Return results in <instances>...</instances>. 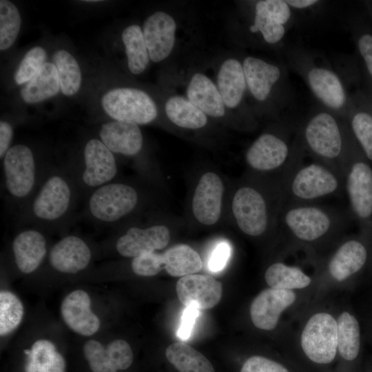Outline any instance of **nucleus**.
<instances>
[{"label":"nucleus","instance_id":"obj_30","mask_svg":"<svg viewBox=\"0 0 372 372\" xmlns=\"http://www.w3.org/2000/svg\"><path fill=\"white\" fill-rule=\"evenodd\" d=\"M28 356L25 372H65L64 358L49 340L36 341Z\"/></svg>","mask_w":372,"mask_h":372},{"label":"nucleus","instance_id":"obj_10","mask_svg":"<svg viewBox=\"0 0 372 372\" xmlns=\"http://www.w3.org/2000/svg\"><path fill=\"white\" fill-rule=\"evenodd\" d=\"M304 138L311 152L335 170L333 163L341 156L343 140L335 118L327 112L317 114L307 124Z\"/></svg>","mask_w":372,"mask_h":372},{"label":"nucleus","instance_id":"obj_13","mask_svg":"<svg viewBox=\"0 0 372 372\" xmlns=\"http://www.w3.org/2000/svg\"><path fill=\"white\" fill-rule=\"evenodd\" d=\"M289 154L287 144L278 136L265 133L259 136L249 146L245 154L249 167L258 172L268 173L286 167Z\"/></svg>","mask_w":372,"mask_h":372},{"label":"nucleus","instance_id":"obj_29","mask_svg":"<svg viewBox=\"0 0 372 372\" xmlns=\"http://www.w3.org/2000/svg\"><path fill=\"white\" fill-rule=\"evenodd\" d=\"M164 269L174 277H183L196 273L203 267L199 254L192 247L178 244L162 254Z\"/></svg>","mask_w":372,"mask_h":372},{"label":"nucleus","instance_id":"obj_8","mask_svg":"<svg viewBox=\"0 0 372 372\" xmlns=\"http://www.w3.org/2000/svg\"><path fill=\"white\" fill-rule=\"evenodd\" d=\"M105 112L115 121L147 124L158 115L157 107L145 92L120 87L106 92L101 99Z\"/></svg>","mask_w":372,"mask_h":372},{"label":"nucleus","instance_id":"obj_1","mask_svg":"<svg viewBox=\"0 0 372 372\" xmlns=\"http://www.w3.org/2000/svg\"><path fill=\"white\" fill-rule=\"evenodd\" d=\"M81 194L68 166H50L36 194L15 224L45 231L66 229L74 221Z\"/></svg>","mask_w":372,"mask_h":372},{"label":"nucleus","instance_id":"obj_22","mask_svg":"<svg viewBox=\"0 0 372 372\" xmlns=\"http://www.w3.org/2000/svg\"><path fill=\"white\" fill-rule=\"evenodd\" d=\"M90 298L83 290L72 291L63 300L61 311L66 324L74 331L91 335L100 327L99 318L90 309Z\"/></svg>","mask_w":372,"mask_h":372},{"label":"nucleus","instance_id":"obj_42","mask_svg":"<svg viewBox=\"0 0 372 372\" xmlns=\"http://www.w3.org/2000/svg\"><path fill=\"white\" fill-rule=\"evenodd\" d=\"M132 271L141 276H153L164 269L162 254L145 253L132 258Z\"/></svg>","mask_w":372,"mask_h":372},{"label":"nucleus","instance_id":"obj_26","mask_svg":"<svg viewBox=\"0 0 372 372\" xmlns=\"http://www.w3.org/2000/svg\"><path fill=\"white\" fill-rule=\"evenodd\" d=\"M308 82L314 94L327 106L341 108L346 102V94L338 76L331 70L313 68L308 73Z\"/></svg>","mask_w":372,"mask_h":372},{"label":"nucleus","instance_id":"obj_37","mask_svg":"<svg viewBox=\"0 0 372 372\" xmlns=\"http://www.w3.org/2000/svg\"><path fill=\"white\" fill-rule=\"evenodd\" d=\"M21 26L17 8L10 1H0V49L9 48L15 41Z\"/></svg>","mask_w":372,"mask_h":372},{"label":"nucleus","instance_id":"obj_2","mask_svg":"<svg viewBox=\"0 0 372 372\" xmlns=\"http://www.w3.org/2000/svg\"><path fill=\"white\" fill-rule=\"evenodd\" d=\"M50 166L37 160L30 147L18 144L10 147L2 163V192L6 208L17 220L39 189Z\"/></svg>","mask_w":372,"mask_h":372},{"label":"nucleus","instance_id":"obj_4","mask_svg":"<svg viewBox=\"0 0 372 372\" xmlns=\"http://www.w3.org/2000/svg\"><path fill=\"white\" fill-rule=\"evenodd\" d=\"M284 198L274 200L262 188L244 184L235 191L231 203L234 220L245 235L258 237L277 225Z\"/></svg>","mask_w":372,"mask_h":372},{"label":"nucleus","instance_id":"obj_41","mask_svg":"<svg viewBox=\"0 0 372 372\" xmlns=\"http://www.w3.org/2000/svg\"><path fill=\"white\" fill-rule=\"evenodd\" d=\"M46 58L45 50L41 47L30 49L24 56L14 74L19 85L28 83L44 64Z\"/></svg>","mask_w":372,"mask_h":372},{"label":"nucleus","instance_id":"obj_14","mask_svg":"<svg viewBox=\"0 0 372 372\" xmlns=\"http://www.w3.org/2000/svg\"><path fill=\"white\" fill-rule=\"evenodd\" d=\"M180 302L185 307L209 309L216 306L223 294L220 281L209 275L194 273L181 277L176 285Z\"/></svg>","mask_w":372,"mask_h":372},{"label":"nucleus","instance_id":"obj_28","mask_svg":"<svg viewBox=\"0 0 372 372\" xmlns=\"http://www.w3.org/2000/svg\"><path fill=\"white\" fill-rule=\"evenodd\" d=\"M60 83L55 65L44 63L36 74L21 89V95L28 103H35L49 99L59 91Z\"/></svg>","mask_w":372,"mask_h":372},{"label":"nucleus","instance_id":"obj_49","mask_svg":"<svg viewBox=\"0 0 372 372\" xmlns=\"http://www.w3.org/2000/svg\"><path fill=\"white\" fill-rule=\"evenodd\" d=\"M287 3L296 8H305L310 7L317 3L318 1L316 0H288L286 1Z\"/></svg>","mask_w":372,"mask_h":372},{"label":"nucleus","instance_id":"obj_43","mask_svg":"<svg viewBox=\"0 0 372 372\" xmlns=\"http://www.w3.org/2000/svg\"><path fill=\"white\" fill-rule=\"evenodd\" d=\"M240 372H289L281 364L263 356L254 355L243 364Z\"/></svg>","mask_w":372,"mask_h":372},{"label":"nucleus","instance_id":"obj_36","mask_svg":"<svg viewBox=\"0 0 372 372\" xmlns=\"http://www.w3.org/2000/svg\"><path fill=\"white\" fill-rule=\"evenodd\" d=\"M52 60L58 72L61 92L67 96L76 94L81 84V73L76 60L64 50L56 51Z\"/></svg>","mask_w":372,"mask_h":372},{"label":"nucleus","instance_id":"obj_12","mask_svg":"<svg viewBox=\"0 0 372 372\" xmlns=\"http://www.w3.org/2000/svg\"><path fill=\"white\" fill-rule=\"evenodd\" d=\"M224 192L223 180L216 173L207 172L201 175L192 199V214L199 223L214 225L218 222Z\"/></svg>","mask_w":372,"mask_h":372},{"label":"nucleus","instance_id":"obj_18","mask_svg":"<svg viewBox=\"0 0 372 372\" xmlns=\"http://www.w3.org/2000/svg\"><path fill=\"white\" fill-rule=\"evenodd\" d=\"M83 352L92 372L124 370L132 364L134 358L130 346L123 340L112 342L106 349L98 341L89 340Z\"/></svg>","mask_w":372,"mask_h":372},{"label":"nucleus","instance_id":"obj_6","mask_svg":"<svg viewBox=\"0 0 372 372\" xmlns=\"http://www.w3.org/2000/svg\"><path fill=\"white\" fill-rule=\"evenodd\" d=\"M342 180L340 173L323 163H313L292 168L282 185L284 201L313 203L341 191Z\"/></svg>","mask_w":372,"mask_h":372},{"label":"nucleus","instance_id":"obj_48","mask_svg":"<svg viewBox=\"0 0 372 372\" xmlns=\"http://www.w3.org/2000/svg\"><path fill=\"white\" fill-rule=\"evenodd\" d=\"M13 136V128L7 121L0 122V157L3 158L7 151L10 149V143Z\"/></svg>","mask_w":372,"mask_h":372},{"label":"nucleus","instance_id":"obj_44","mask_svg":"<svg viewBox=\"0 0 372 372\" xmlns=\"http://www.w3.org/2000/svg\"><path fill=\"white\" fill-rule=\"evenodd\" d=\"M256 4L282 25L285 24L290 18L291 10L286 1L263 0L258 1Z\"/></svg>","mask_w":372,"mask_h":372},{"label":"nucleus","instance_id":"obj_40","mask_svg":"<svg viewBox=\"0 0 372 372\" xmlns=\"http://www.w3.org/2000/svg\"><path fill=\"white\" fill-rule=\"evenodd\" d=\"M249 30L253 33L260 32L265 41L272 44L280 41L285 33L284 25L277 22L257 4L254 23L249 27Z\"/></svg>","mask_w":372,"mask_h":372},{"label":"nucleus","instance_id":"obj_47","mask_svg":"<svg viewBox=\"0 0 372 372\" xmlns=\"http://www.w3.org/2000/svg\"><path fill=\"white\" fill-rule=\"evenodd\" d=\"M357 45L366 70L372 78V34L362 32L357 39Z\"/></svg>","mask_w":372,"mask_h":372},{"label":"nucleus","instance_id":"obj_20","mask_svg":"<svg viewBox=\"0 0 372 372\" xmlns=\"http://www.w3.org/2000/svg\"><path fill=\"white\" fill-rule=\"evenodd\" d=\"M176 29L173 17L164 12H156L145 21L143 34L152 61L159 62L169 55L175 43Z\"/></svg>","mask_w":372,"mask_h":372},{"label":"nucleus","instance_id":"obj_45","mask_svg":"<svg viewBox=\"0 0 372 372\" xmlns=\"http://www.w3.org/2000/svg\"><path fill=\"white\" fill-rule=\"evenodd\" d=\"M231 247L225 241L220 242L214 248L209 260L208 268L213 272L221 271L226 265L230 256Z\"/></svg>","mask_w":372,"mask_h":372},{"label":"nucleus","instance_id":"obj_50","mask_svg":"<svg viewBox=\"0 0 372 372\" xmlns=\"http://www.w3.org/2000/svg\"><path fill=\"white\" fill-rule=\"evenodd\" d=\"M371 114H372V106H371Z\"/></svg>","mask_w":372,"mask_h":372},{"label":"nucleus","instance_id":"obj_15","mask_svg":"<svg viewBox=\"0 0 372 372\" xmlns=\"http://www.w3.org/2000/svg\"><path fill=\"white\" fill-rule=\"evenodd\" d=\"M345 188L353 214L366 220L372 216V168L361 160L352 163L345 172Z\"/></svg>","mask_w":372,"mask_h":372},{"label":"nucleus","instance_id":"obj_32","mask_svg":"<svg viewBox=\"0 0 372 372\" xmlns=\"http://www.w3.org/2000/svg\"><path fill=\"white\" fill-rule=\"evenodd\" d=\"M165 113L174 124L185 129H200L207 123L206 114L182 96L170 97L165 104Z\"/></svg>","mask_w":372,"mask_h":372},{"label":"nucleus","instance_id":"obj_25","mask_svg":"<svg viewBox=\"0 0 372 372\" xmlns=\"http://www.w3.org/2000/svg\"><path fill=\"white\" fill-rule=\"evenodd\" d=\"M189 101L205 114L221 117L225 114L222 96L215 84L204 74L196 73L187 88Z\"/></svg>","mask_w":372,"mask_h":372},{"label":"nucleus","instance_id":"obj_24","mask_svg":"<svg viewBox=\"0 0 372 372\" xmlns=\"http://www.w3.org/2000/svg\"><path fill=\"white\" fill-rule=\"evenodd\" d=\"M247 85L252 95L258 101H265L280 76V69L265 61L248 56L242 63Z\"/></svg>","mask_w":372,"mask_h":372},{"label":"nucleus","instance_id":"obj_23","mask_svg":"<svg viewBox=\"0 0 372 372\" xmlns=\"http://www.w3.org/2000/svg\"><path fill=\"white\" fill-rule=\"evenodd\" d=\"M367 250L358 240H349L335 251L328 264L330 275L337 281H343L357 273L364 265Z\"/></svg>","mask_w":372,"mask_h":372},{"label":"nucleus","instance_id":"obj_33","mask_svg":"<svg viewBox=\"0 0 372 372\" xmlns=\"http://www.w3.org/2000/svg\"><path fill=\"white\" fill-rule=\"evenodd\" d=\"M265 279L270 288L293 290L308 287L311 279L300 268L282 262H275L267 269Z\"/></svg>","mask_w":372,"mask_h":372},{"label":"nucleus","instance_id":"obj_34","mask_svg":"<svg viewBox=\"0 0 372 372\" xmlns=\"http://www.w3.org/2000/svg\"><path fill=\"white\" fill-rule=\"evenodd\" d=\"M122 40L125 46L130 71L134 74H141L150 59L143 30L138 25H130L123 30Z\"/></svg>","mask_w":372,"mask_h":372},{"label":"nucleus","instance_id":"obj_21","mask_svg":"<svg viewBox=\"0 0 372 372\" xmlns=\"http://www.w3.org/2000/svg\"><path fill=\"white\" fill-rule=\"evenodd\" d=\"M100 140L114 154L135 156L142 149L143 138L137 124L113 121L102 125Z\"/></svg>","mask_w":372,"mask_h":372},{"label":"nucleus","instance_id":"obj_38","mask_svg":"<svg viewBox=\"0 0 372 372\" xmlns=\"http://www.w3.org/2000/svg\"><path fill=\"white\" fill-rule=\"evenodd\" d=\"M23 307L19 299L10 291L0 293V334L3 335L13 331L20 323Z\"/></svg>","mask_w":372,"mask_h":372},{"label":"nucleus","instance_id":"obj_7","mask_svg":"<svg viewBox=\"0 0 372 372\" xmlns=\"http://www.w3.org/2000/svg\"><path fill=\"white\" fill-rule=\"evenodd\" d=\"M69 167L83 199L99 187L116 180L118 172L114 154L97 138L90 139L84 146L81 160Z\"/></svg>","mask_w":372,"mask_h":372},{"label":"nucleus","instance_id":"obj_31","mask_svg":"<svg viewBox=\"0 0 372 372\" xmlns=\"http://www.w3.org/2000/svg\"><path fill=\"white\" fill-rule=\"evenodd\" d=\"M165 355L180 372H214L207 358L185 342L171 344L166 349Z\"/></svg>","mask_w":372,"mask_h":372},{"label":"nucleus","instance_id":"obj_3","mask_svg":"<svg viewBox=\"0 0 372 372\" xmlns=\"http://www.w3.org/2000/svg\"><path fill=\"white\" fill-rule=\"evenodd\" d=\"M144 200L136 185L116 178L84 199L83 216L94 225H122L141 208Z\"/></svg>","mask_w":372,"mask_h":372},{"label":"nucleus","instance_id":"obj_46","mask_svg":"<svg viewBox=\"0 0 372 372\" xmlns=\"http://www.w3.org/2000/svg\"><path fill=\"white\" fill-rule=\"evenodd\" d=\"M198 315L199 309L195 307H186L184 309L177 332L180 339L185 340L189 338Z\"/></svg>","mask_w":372,"mask_h":372},{"label":"nucleus","instance_id":"obj_19","mask_svg":"<svg viewBox=\"0 0 372 372\" xmlns=\"http://www.w3.org/2000/svg\"><path fill=\"white\" fill-rule=\"evenodd\" d=\"M12 248L19 271L30 273L39 268L47 254V239L43 231L24 227L14 237Z\"/></svg>","mask_w":372,"mask_h":372},{"label":"nucleus","instance_id":"obj_27","mask_svg":"<svg viewBox=\"0 0 372 372\" xmlns=\"http://www.w3.org/2000/svg\"><path fill=\"white\" fill-rule=\"evenodd\" d=\"M217 83L224 104L229 108L236 107L242 99L247 84L242 64L235 59L224 61L218 74Z\"/></svg>","mask_w":372,"mask_h":372},{"label":"nucleus","instance_id":"obj_5","mask_svg":"<svg viewBox=\"0 0 372 372\" xmlns=\"http://www.w3.org/2000/svg\"><path fill=\"white\" fill-rule=\"evenodd\" d=\"M341 213L316 203L284 201L277 225H282L297 240L311 242L344 225Z\"/></svg>","mask_w":372,"mask_h":372},{"label":"nucleus","instance_id":"obj_35","mask_svg":"<svg viewBox=\"0 0 372 372\" xmlns=\"http://www.w3.org/2000/svg\"><path fill=\"white\" fill-rule=\"evenodd\" d=\"M338 351L346 360H353L360 350V327L356 318L349 312L337 320Z\"/></svg>","mask_w":372,"mask_h":372},{"label":"nucleus","instance_id":"obj_39","mask_svg":"<svg viewBox=\"0 0 372 372\" xmlns=\"http://www.w3.org/2000/svg\"><path fill=\"white\" fill-rule=\"evenodd\" d=\"M351 126L364 155L372 161V114L366 110L356 111L351 117Z\"/></svg>","mask_w":372,"mask_h":372},{"label":"nucleus","instance_id":"obj_11","mask_svg":"<svg viewBox=\"0 0 372 372\" xmlns=\"http://www.w3.org/2000/svg\"><path fill=\"white\" fill-rule=\"evenodd\" d=\"M118 236L114 248L121 256L134 258L164 249L170 240V231L163 224L130 225Z\"/></svg>","mask_w":372,"mask_h":372},{"label":"nucleus","instance_id":"obj_9","mask_svg":"<svg viewBox=\"0 0 372 372\" xmlns=\"http://www.w3.org/2000/svg\"><path fill=\"white\" fill-rule=\"evenodd\" d=\"M301 347L309 360L328 364L338 350L337 320L329 313H318L307 321L301 334Z\"/></svg>","mask_w":372,"mask_h":372},{"label":"nucleus","instance_id":"obj_17","mask_svg":"<svg viewBox=\"0 0 372 372\" xmlns=\"http://www.w3.org/2000/svg\"><path fill=\"white\" fill-rule=\"evenodd\" d=\"M92 253L87 242L79 236H63L50 249L48 260L50 266L63 273H76L90 263Z\"/></svg>","mask_w":372,"mask_h":372},{"label":"nucleus","instance_id":"obj_16","mask_svg":"<svg viewBox=\"0 0 372 372\" xmlns=\"http://www.w3.org/2000/svg\"><path fill=\"white\" fill-rule=\"evenodd\" d=\"M296 294L292 290L268 288L262 291L252 301L250 316L254 325L270 331L278 324L282 313L293 304Z\"/></svg>","mask_w":372,"mask_h":372}]
</instances>
